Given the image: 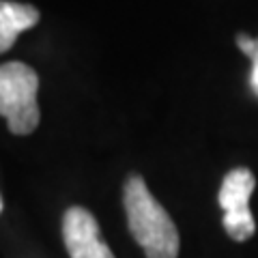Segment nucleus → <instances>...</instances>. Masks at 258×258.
<instances>
[{
  "label": "nucleus",
  "mask_w": 258,
  "mask_h": 258,
  "mask_svg": "<svg viewBox=\"0 0 258 258\" xmlns=\"http://www.w3.org/2000/svg\"><path fill=\"white\" fill-rule=\"evenodd\" d=\"M123 205L127 226L136 243L147 258H176L179 256V230L166 209L149 191L142 176L132 174L125 181Z\"/></svg>",
  "instance_id": "nucleus-1"
},
{
  "label": "nucleus",
  "mask_w": 258,
  "mask_h": 258,
  "mask_svg": "<svg viewBox=\"0 0 258 258\" xmlns=\"http://www.w3.org/2000/svg\"><path fill=\"white\" fill-rule=\"evenodd\" d=\"M39 78L24 62L11 60L0 64V116L7 118L11 134L28 136L39 125Z\"/></svg>",
  "instance_id": "nucleus-2"
},
{
  "label": "nucleus",
  "mask_w": 258,
  "mask_h": 258,
  "mask_svg": "<svg viewBox=\"0 0 258 258\" xmlns=\"http://www.w3.org/2000/svg\"><path fill=\"white\" fill-rule=\"evenodd\" d=\"M62 239L71 258H114L101 239L99 224L84 207H71L62 217Z\"/></svg>",
  "instance_id": "nucleus-3"
},
{
  "label": "nucleus",
  "mask_w": 258,
  "mask_h": 258,
  "mask_svg": "<svg viewBox=\"0 0 258 258\" xmlns=\"http://www.w3.org/2000/svg\"><path fill=\"white\" fill-rule=\"evenodd\" d=\"M39 22V11L30 5L0 0V54L11 50L20 32L32 28Z\"/></svg>",
  "instance_id": "nucleus-4"
},
{
  "label": "nucleus",
  "mask_w": 258,
  "mask_h": 258,
  "mask_svg": "<svg viewBox=\"0 0 258 258\" xmlns=\"http://www.w3.org/2000/svg\"><path fill=\"white\" fill-rule=\"evenodd\" d=\"M256 187V179L247 168H235L224 176L222 189H220V207L224 209V213L230 211H243L249 209V196Z\"/></svg>",
  "instance_id": "nucleus-5"
},
{
  "label": "nucleus",
  "mask_w": 258,
  "mask_h": 258,
  "mask_svg": "<svg viewBox=\"0 0 258 258\" xmlns=\"http://www.w3.org/2000/svg\"><path fill=\"white\" fill-rule=\"evenodd\" d=\"M224 228L228 232V237L235 239V241L249 239L256 230V222L252 217V211H249V209H243V211L224 213Z\"/></svg>",
  "instance_id": "nucleus-6"
},
{
  "label": "nucleus",
  "mask_w": 258,
  "mask_h": 258,
  "mask_svg": "<svg viewBox=\"0 0 258 258\" xmlns=\"http://www.w3.org/2000/svg\"><path fill=\"white\" fill-rule=\"evenodd\" d=\"M237 45H239V50L243 52L245 56H249L252 58V54H254V50H256V39H252V37H247V35H241L237 37Z\"/></svg>",
  "instance_id": "nucleus-7"
},
{
  "label": "nucleus",
  "mask_w": 258,
  "mask_h": 258,
  "mask_svg": "<svg viewBox=\"0 0 258 258\" xmlns=\"http://www.w3.org/2000/svg\"><path fill=\"white\" fill-rule=\"evenodd\" d=\"M249 86H252L254 95L258 97V64H252V74H249Z\"/></svg>",
  "instance_id": "nucleus-8"
},
{
  "label": "nucleus",
  "mask_w": 258,
  "mask_h": 258,
  "mask_svg": "<svg viewBox=\"0 0 258 258\" xmlns=\"http://www.w3.org/2000/svg\"><path fill=\"white\" fill-rule=\"evenodd\" d=\"M252 64H258V39H256V50H254V54H252Z\"/></svg>",
  "instance_id": "nucleus-9"
},
{
  "label": "nucleus",
  "mask_w": 258,
  "mask_h": 258,
  "mask_svg": "<svg viewBox=\"0 0 258 258\" xmlns=\"http://www.w3.org/2000/svg\"><path fill=\"white\" fill-rule=\"evenodd\" d=\"M0 211H3V198H0Z\"/></svg>",
  "instance_id": "nucleus-10"
}]
</instances>
